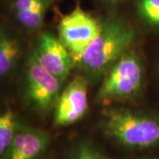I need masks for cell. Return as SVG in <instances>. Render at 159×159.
<instances>
[{
  "label": "cell",
  "mask_w": 159,
  "mask_h": 159,
  "mask_svg": "<svg viewBox=\"0 0 159 159\" xmlns=\"http://www.w3.org/2000/svg\"><path fill=\"white\" fill-rule=\"evenodd\" d=\"M135 30L123 18L112 16L102 22V29L77 63L92 75L106 74L135 40Z\"/></svg>",
  "instance_id": "1"
},
{
  "label": "cell",
  "mask_w": 159,
  "mask_h": 159,
  "mask_svg": "<svg viewBox=\"0 0 159 159\" xmlns=\"http://www.w3.org/2000/svg\"><path fill=\"white\" fill-rule=\"evenodd\" d=\"M106 136L128 148L159 145V118L128 109H107L101 122Z\"/></svg>",
  "instance_id": "2"
},
{
  "label": "cell",
  "mask_w": 159,
  "mask_h": 159,
  "mask_svg": "<svg viewBox=\"0 0 159 159\" xmlns=\"http://www.w3.org/2000/svg\"><path fill=\"white\" fill-rule=\"evenodd\" d=\"M143 68L141 58L129 51L110 68L97 92V102L110 103L134 97L142 89Z\"/></svg>",
  "instance_id": "3"
},
{
  "label": "cell",
  "mask_w": 159,
  "mask_h": 159,
  "mask_svg": "<svg viewBox=\"0 0 159 159\" xmlns=\"http://www.w3.org/2000/svg\"><path fill=\"white\" fill-rule=\"evenodd\" d=\"M102 26V22L80 6L60 20L57 28L58 38L71 53L76 64L97 38Z\"/></svg>",
  "instance_id": "4"
},
{
  "label": "cell",
  "mask_w": 159,
  "mask_h": 159,
  "mask_svg": "<svg viewBox=\"0 0 159 159\" xmlns=\"http://www.w3.org/2000/svg\"><path fill=\"white\" fill-rule=\"evenodd\" d=\"M62 83L38 62L32 51L26 68L27 96L30 102L43 113L54 110L61 93Z\"/></svg>",
  "instance_id": "5"
},
{
  "label": "cell",
  "mask_w": 159,
  "mask_h": 159,
  "mask_svg": "<svg viewBox=\"0 0 159 159\" xmlns=\"http://www.w3.org/2000/svg\"><path fill=\"white\" fill-rule=\"evenodd\" d=\"M89 83L82 75H77L61 91L54 108V125L67 126L80 121L89 109Z\"/></svg>",
  "instance_id": "6"
},
{
  "label": "cell",
  "mask_w": 159,
  "mask_h": 159,
  "mask_svg": "<svg viewBox=\"0 0 159 159\" xmlns=\"http://www.w3.org/2000/svg\"><path fill=\"white\" fill-rule=\"evenodd\" d=\"M38 62L49 73L64 82L76 63L58 37L49 31L40 34L33 51Z\"/></svg>",
  "instance_id": "7"
},
{
  "label": "cell",
  "mask_w": 159,
  "mask_h": 159,
  "mask_svg": "<svg viewBox=\"0 0 159 159\" xmlns=\"http://www.w3.org/2000/svg\"><path fill=\"white\" fill-rule=\"evenodd\" d=\"M50 137L45 132L20 125L4 159H38L49 146Z\"/></svg>",
  "instance_id": "8"
},
{
  "label": "cell",
  "mask_w": 159,
  "mask_h": 159,
  "mask_svg": "<svg viewBox=\"0 0 159 159\" xmlns=\"http://www.w3.org/2000/svg\"><path fill=\"white\" fill-rule=\"evenodd\" d=\"M51 5V0H14L12 11L21 26L34 30L43 25Z\"/></svg>",
  "instance_id": "9"
},
{
  "label": "cell",
  "mask_w": 159,
  "mask_h": 159,
  "mask_svg": "<svg viewBox=\"0 0 159 159\" xmlns=\"http://www.w3.org/2000/svg\"><path fill=\"white\" fill-rule=\"evenodd\" d=\"M21 54L19 41L0 28V77L8 74L16 66Z\"/></svg>",
  "instance_id": "10"
},
{
  "label": "cell",
  "mask_w": 159,
  "mask_h": 159,
  "mask_svg": "<svg viewBox=\"0 0 159 159\" xmlns=\"http://www.w3.org/2000/svg\"><path fill=\"white\" fill-rule=\"evenodd\" d=\"M15 113L6 109L0 113V157H4L20 127Z\"/></svg>",
  "instance_id": "11"
},
{
  "label": "cell",
  "mask_w": 159,
  "mask_h": 159,
  "mask_svg": "<svg viewBox=\"0 0 159 159\" xmlns=\"http://www.w3.org/2000/svg\"><path fill=\"white\" fill-rule=\"evenodd\" d=\"M137 11L149 26L159 27V0H138Z\"/></svg>",
  "instance_id": "12"
},
{
  "label": "cell",
  "mask_w": 159,
  "mask_h": 159,
  "mask_svg": "<svg viewBox=\"0 0 159 159\" xmlns=\"http://www.w3.org/2000/svg\"><path fill=\"white\" fill-rule=\"evenodd\" d=\"M70 159H105L102 154L93 144L88 142L79 143L70 157Z\"/></svg>",
  "instance_id": "13"
},
{
  "label": "cell",
  "mask_w": 159,
  "mask_h": 159,
  "mask_svg": "<svg viewBox=\"0 0 159 159\" xmlns=\"http://www.w3.org/2000/svg\"><path fill=\"white\" fill-rule=\"evenodd\" d=\"M105 1H108V2H111V3H114V2H117L119 0H105Z\"/></svg>",
  "instance_id": "14"
}]
</instances>
